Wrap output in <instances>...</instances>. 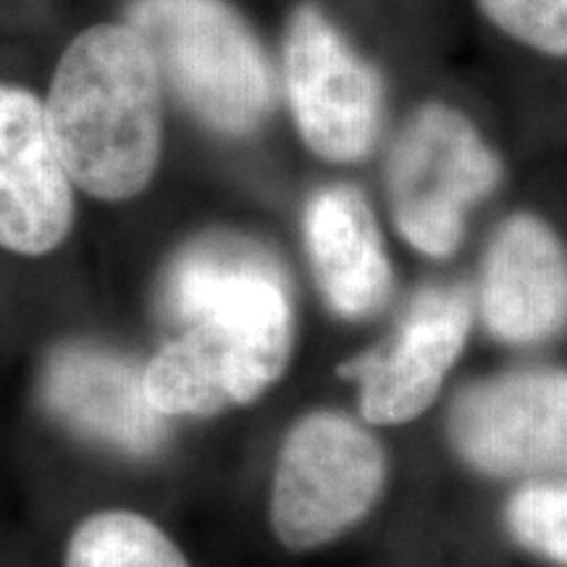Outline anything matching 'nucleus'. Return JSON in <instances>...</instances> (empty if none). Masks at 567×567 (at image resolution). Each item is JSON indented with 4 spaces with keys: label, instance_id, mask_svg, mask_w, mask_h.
Listing matches in <instances>:
<instances>
[{
    "label": "nucleus",
    "instance_id": "obj_1",
    "mask_svg": "<svg viewBox=\"0 0 567 567\" xmlns=\"http://www.w3.org/2000/svg\"><path fill=\"white\" fill-rule=\"evenodd\" d=\"M161 308L184 329L145 365L147 400L166 417L252 405L287 373L292 284L258 239L210 231L184 245L163 274Z\"/></svg>",
    "mask_w": 567,
    "mask_h": 567
},
{
    "label": "nucleus",
    "instance_id": "obj_2",
    "mask_svg": "<svg viewBox=\"0 0 567 567\" xmlns=\"http://www.w3.org/2000/svg\"><path fill=\"white\" fill-rule=\"evenodd\" d=\"M45 116L76 189L105 203L145 193L163 158V76L145 38L126 21L76 34L53 71Z\"/></svg>",
    "mask_w": 567,
    "mask_h": 567
},
{
    "label": "nucleus",
    "instance_id": "obj_3",
    "mask_svg": "<svg viewBox=\"0 0 567 567\" xmlns=\"http://www.w3.org/2000/svg\"><path fill=\"white\" fill-rule=\"evenodd\" d=\"M126 24L145 38L163 82L205 130L250 137L271 116V59L229 0H130Z\"/></svg>",
    "mask_w": 567,
    "mask_h": 567
},
{
    "label": "nucleus",
    "instance_id": "obj_4",
    "mask_svg": "<svg viewBox=\"0 0 567 567\" xmlns=\"http://www.w3.org/2000/svg\"><path fill=\"white\" fill-rule=\"evenodd\" d=\"M386 484V455L365 425L316 410L287 431L276 457L271 528L289 551H313L358 526Z\"/></svg>",
    "mask_w": 567,
    "mask_h": 567
},
{
    "label": "nucleus",
    "instance_id": "obj_5",
    "mask_svg": "<svg viewBox=\"0 0 567 567\" xmlns=\"http://www.w3.org/2000/svg\"><path fill=\"white\" fill-rule=\"evenodd\" d=\"M502 163L476 124L446 103H425L396 134L386 197L396 231L429 258H450L467 213L494 193Z\"/></svg>",
    "mask_w": 567,
    "mask_h": 567
},
{
    "label": "nucleus",
    "instance_id": "obj_6",
    "mask_svg": "<svg viewBox=\"0 0 567 567\" xmlns=\"http://www.w3.org/2000/svg\"><path fill=\"white\" fill-rule=\"evenodd\" d=\"M284 90L302 145L326 163L365 161L384 132L381 74L313 3L284 27Z\"/></svg>",
    "mask_w": 567,
    "mask_h": 567
},
{
    "label": "nucleus",
    "instance_id": "obj_7",
    "mask_svg": "<svg viewBox=\"0 0 567 567\" xmlns=\"http://www.w3.org/2000/svg\"><path fill=\"white\" fill-rule=\"evenodd\" d=\"M446 434L463 463L484 476L567 473V373L528 368L463 389Z\"/></svg>",
    "mask_w": 567,
    "mask_h": 567
},
{
    "label": "nucleus",
    "instance_id": "obj_8",
    "mask_svg": "<svg viewBox=\"0 0 567 567\" xmlns=\"http://www.w3.org/2000/svg\"><path fill=\"white\" fill-rule=\"evenodd\" d=\"M473 323L465 287H425L408 305L389 342L337 368L360 386V415L373 425H400L436 400L457 363Z\"/></svg>",
    "mask_w": 567,
    "mask_h": 567
},
{
    "label": "nucleus",
    "instance_id": "obj_9",
    "mask_svg": "<svg viewBox=\"0 0 567 567\" xmlns=\"http://www.w3.org/2000/svg\"><path fill=\"white\" fill-rule=\"evenodd\" d=\"M40 402L71 434L147 457L168 436V417L145 392V368L87 342L59 344L40 371Z\"/></svg>",
    "mask_w": 567,
    "mask_h": 567
},
{
    "label": "nucleus",
    "instance_id": "obj_10",
    "mask_svg": "<svg viewBox=\"0 0 567 567\" xmlns=\"http://www.w3.org/2000/svg\"><path fill=\"white\" fill-rule=\"evenodd\" d=\"M74 226V182L48 126L45 101L0 82V247L40 258Z\"/></svg>",
    "mask_w": 567,
    "mask_h": 567
},
{
    "label": "nucleus",
    "instance_id": "obj_11",
    "mask_svg": "<svg viewBox=\"0 0 567 567\" xmlns=\"http://www.w3.org/2000/svg\"><path fill=\"white\" fill-rule=\"evenodd\" d=\"M481 316L507 344L547 342L567 323V252L549 224L515 213L494 234L481 274Z\"/></svg>",
    "mask_w": 567,
    "mask_h": 567
},
{
    "label": "nucleus",
    "instance_id": "obj_12",
    "mask_svg": "<svg viewBox=\"0 0 567 567\" xmlns=\"http://www.w3.org/2000/svg\"><path fill=\"white\" fill-rule=\"evenodd\" d=\"M305 250L329 310L344 321H365L392 295V264L365 195L352 184L318 189L305 205Z\"/></svg>",
    "mask_w": 567,
    "mask_h": 567
},
{
    "label": "nucleus",
    "instance_id": "obj_13",
    "mask_svg": "<svg viewBox=\"0 0 567 567\" xmlns=\"http://www.w3.org/2000/svg\"><path fill=\"white\" fill-rule=\"evenodd\" d=\"M63 567H189L174 538L132 509H101L71 530Z\"/></svg>",
    "mask_w": 567,
    "mask_h": 567
},
{
    "label": "nucleus",
    "instance_id": "obj_14",
    "mask_svg": "<svg viewBox=\"0 0 567 567\" xmlns=\"http://www.w3.org/2000/svg\"><path fill=\"white\" fill-rule=\"evenodd\" d=\"M507 528L526 549L567 567V484L520 488L507 505Z\"/></svg>",
    "mask_w": 567,
    "mask_h": 567
},
{
    "label": "nucleus",
    "instance_id": "obj_15",
    "mask_svg": "<svg viewBox=\"0 0 567 567\" xmlns=\"http://www.w3.org/2000/svg\"><path fill=\"white\" fill-rule=\"evenodd\" d=\"M496 30L538 53L567 59V0H476Z\"/></svg>",
    "mask_w": 567,
    "mask_h": 567
}]
</instances>
